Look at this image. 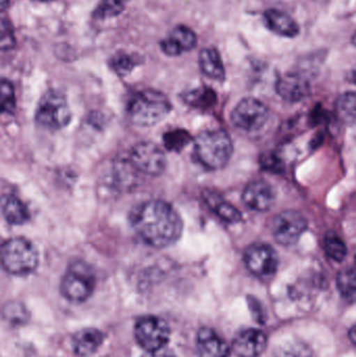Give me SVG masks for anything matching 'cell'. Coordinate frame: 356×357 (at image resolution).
I'll list each match as a JSON object with an SVG mask.
<instances>
[{
  "instance_id": "7c38bea8",
  "label": "cell",
  "mask_w": 356,
  "mask_h": 357,
  "mask_svg": "<svg viewBox=\"0 0 356 357\" xmlns=\"http://www.w3.org/2000/svg\"><path fill=\"white\" fill-rule=\"evenodd\" d=\"M242 201L251 210L258 212L268 211L271 209L275 202V191L265 181H253L245 188Z\"/></svg>"
},
{
  "instance_id": "2e32d148",
  "label": "cell",
  "mask_w": 356,
  "mask_h": 357,
  "mask_svg": "<svg viewBox=\"0 0 356 357\" xmlns=\"http://www.w3.org/2000/svg\"><path fill=\"white\" fill-rule=\"evenodd\" d=\"M196 350L200 357H229L228 344L213 329H200L196 335Z\"/></svg>"
},
{
  "instance_id": "603a6c76",
  "label": "cell",
  "mask_w": 356,
  "mask_h": 357,
  "mask_svg": "<svg viewBox=\"0 0 356 357\" xmlns=\"http://www.w3.org/2000/svg\"><path fill=\"white\" fill-rule=\"evenodd\" d=\"M336 287L345 300L356 302V268L341 271L336 277Z\"/></svg>"
},
{
  "instance_id": "4dcf8cb0",
  "label": "cell",
  "mask_w": 356,
  "mask_h": 357,
  "mask_svg": "<svg viewBox=\"0 0 356 357\" xmlns=\"http://www.w3.org/2000/svg\"><path fill=\"white\" fill-rule=\"evenodd\" d=\"M16 44V39H15L14 31H13L12 25L6 20V18H2L1 21V50H10L14 47Z\"/></svg>"
},
{
  "instance_id": "44dd1931",
  "label": "cell",
  "mask_w": 356,
  "mask_h": 357,
  "mask_svg": "<svg viewBox=\"0 0 356 357\" xmlns=\"http://www.w3.org/2000/svg\"><path fill=\"white\" fill-rule=\"evenodd\" d=\"M1 211L4 220L10 225L25 224L29 220V209L15 195H6L2 197Z\"/></svg>"
},
{
  "instance_id": "4fadbf2b",
  "label": "cell",
  "mask_w": 356,
  "mask_h": 357,
  "mask_svg": "<svg viewBox=\"0 0 356 357\" xmlns=\"http://www.w3.org/2000/svg\"><path fill=\"white\" fill-rule=\"evenodd\" d=\"M198 43L196 35L185 25H178L161 41L160 47L167 56H178L189 52Z\"/></svg>"
},
{
  "instance_id": "3957f363",
  "label": "cell",
  "mask_w": 356,
  "mask_h": 357,
  "mask_svg": "<svg viewBox=\"0 0 356 357\" xmlns=\"http://www.w3.org/2000/svg\"><path fill=\"white\" fill-rule=\"evenodd\" d=\"M194 154L199 162L211 171L223 169L233 154V144L224 130H209L194 140Z\"/></svg>"
},
{
  "instance_id": "5bb4252c",
  "label": "cell",
  "mask_w": 356,
  "mask_h": 357,
  "mask_svg": "<svg viewBox=\"0 0 356 357\" xmlns=\"http://www.w3.org/2000/svg\"><path fill=\"white\" fill-rule=\"evenodd\" d=\"M267 345V335L258 329L251 328L238 333L233 342V350L240 357H258Z\"/></svg>"
},
{
  "instance_id": "6da1fadb",
  "label": "cell",
  "mask_w": 356,
  "mask_h": 357,
  "mask_svg": "<svg viewBox=\"0 0 356 357\" xmlns=\"http://www.w3.org/2000/svg\"><path fill=\"white\" fill-rule=\"evenodd\" d=\"M132 229L150 247L163 249L181 237L183 222L173 206L161 199L140 203L130 213Z\"/></svg>"
},
{
  "instance_id": "9c48e42d",
  "label": "cell",
  "mask_w": 356,
  "mask_h": 357,
  "mask_svg": "<svg viewBox=\"0 0 356 357\" xmlns=\"http://www.w3.org/2000/svg\"><path fill=\"white\" fill-rule=\"evenodd\" d=\"M269 110L256 98H244L232 111L231 121L238 129L246 132L261 130L267 123Z\"/></svg>"
},
{
  "instance_id": "8d00e7d4",
  "label": "cell",
  "mask_w": 356,
  "mask_h": 357,
  "mask_svg": "<svg viewBox=\"0 0 356 357\" xmlns=\"http://www.w3.org/2000/svg\"><path fill=\"white\" fill-rule=\"evenodd\" d=\"M353 44L356 47V31H355V35H353Z\"/></svg>"
},
{
  "instance_id": "83f0119b",
  "label": "cell",
  "mask_w": 356,
  "mask_h": 357,
  "mask_svg": "<svg viewBox=\"0 0 356 357\" xmlns=\"http://www.w3.org/2000/svg\"><path fill=\"white\" fill-rule=\"evenodd\" d=\"M275 357H311V351L301 342H288L276 348Z\"/></svg>"
},
{
  "instance_id": "e575fe53",
  "label": "cell",
  "mask_w": 356,
  "mask_h": 357,
  "mask_svg": "<svg viewBox=\"0 0 356 357\" xmlns=\"http://www.w3.org/2000/svg\"><path fill=\"white\" fill-rule=\"evenodd\" d=\"M10 0H0V4H1V10H4L10 6Z\"/></svg>"
},
{
  "instance_id": "8992f818",
  "label": "cell",
  "mask_w": 356,
  "mask_h": 357,
  "mask_svg": "<svg viewBox=\"0 0 356 357\" xmlns=\"http://www.w3.org/2000/svg\"><path fill=\"white\" fill-rule=\"evenodd\" d=\"M70 121L71 110L66 96L54 90L46 92L36 111L38 125L50 131H58L67 127Z\"/></svg>"
},
{
  "instance_id": "9a60e30c",
  "label": "cell",
  "mask_w": 356,
  "mask_h": 357,
  "mask_svg": "<svg viewBox=\"0 0 356 357\" xmlns=\"http://www.w3.org/2000/svg\"><path fill=\"white\" fill-rule=\"evenodd\" d=\"M276 89L286 102H296L309 96V83L299 73H286L278 79Z\"/></svg>"
},
{
  "instance_id": "ffe728a7",
  "label": "cell",
  "mask_w": 356,
  "mask_h": 357,
  "mask_svg": "<svg viewBox=\"0 0 356 357\" xmlns=\"http://www.w3.org/2000/svg\"><path fill=\"white\" fill-rule=\"evenodd\" d=\"M201 70L207 77L217 81H224L226 77L225 67L221 54L215 48H205L199 58Z\"/></svg>"
},
{
  "instance_id": "d6a6232c",
  "label": "cell",
  "mask_w": 356,
  "mask_h": 357,
  "mask_svg": "<svg viewBox=\"0 0 356 357\" xmlns=\"http://www.w3.org/2000/svg\"><path fill=\"white\" fill-rule=\"evenodd\" d=\"M263 165L265 169H271L273 172L279 171L280 169V161L274 156L265 158V160L263 161Z\"/></svg>"
},
{
  "instance_id": "f546056e",
  "label": "cell",
  "mask_w": 356,
  "mask_h": 357,
  "mask_svg": "<svg viewBox=\"0 0 356 357\" xmlns=\"http://www.w3.org/2000/svg\"><path fill=\"white\" fill-rule=\"evenodd\" d=\"M111 68L118 75H127L133 70L136 62L133 56L125 52H118L113 56L110 62Z\"/></svg>"
},
{
  "instance_id": "8fae6325",
  "label": "cell",
  "mask_w": 356,
  "mask_h": 357,
  "mask_svg": "<svg viewBox=\"0 0 356 357\" xmlns=\"http://www.w3.org/2000/svg\"><path fill=\"white\" fill-rule=\"evenodd\" d=\"M307 222L302 214L293 210H286L274 218L272 233L280 245H295L307 231Z\"/></svg>"
},
{
  "instance_id": "4316f807",
  "label": "cell",
  "mask_w": 356,
  "mask_h": 357,
  "mask_svg": "<svg viewBox=\"0 0 356 357\" xmlns=\"http://www.w3.org/2000/svg\"><path fill=\"white\" fill-rule=\"evenodd\" d=\"M165 148L173 152H181L192 142V136L185 130H173L165 134L163 137Z\"/></svg>"
},
{
  "instance_id": "f1b7e54d",
  "label": "cell",
  "mask_w": 356,
  "mask_h": 357,
  "mask_svg": "<svg viewBox=\"0 0 356 357\" xmlns=\"http://www.w3.org/2000/svg\"><path fill=\"white\" fill-rule=\"evenodd\" d=\"M1 91V110L6 114H13L16 109V96L14 86L8 79H2L0 85Z\"/></svg>"
},
{
  "instance_id": "7a4b0ae2",
  "label": "cell",
  "mask_w": 356,
  "mask_h": 357,
  "mask_svg": "<svg viewBox=\"0 0 356 357\" xmlns=\"http://www.w3.org/2000/svg\"><path fill=\"white\" fill-rule=\"evenodd\" d=\"M127 116L137 127H153L162 121L171 110L169 98L162 92L146 89L134 94L127 104Z\"/></svg>"
},
{
  "instance_id": "277c9868",
  "label": "cell",
  "mask_w": 356,
  "mask_h": 357,
  "mask_svg": "<svg viewBox=\"0 0 356 357\" xmlns=\"http://www.w3.org/2000/svg\"><path fill=\"white\" fill-rule=\"evenodd\" d=\"M1 262L4 270L15 276L31 274L39 264L35 245L23 237L8 239L2 245Z\"/></svg>"
},
{
  "instance_id": "1f68e13d",
  "label": "cell",
  "mask_w": 356,
  "mask_h": 357,
  "mask_svg": "<svg viewBox=\"0 0 356 357\" xmlns=\"http://www.w3.org/2000/svg\"><path fill=\"white\" fill-rule=\"evenodd\" d=\"M142 357H176V356L173 354V351L163 347L161 348V349L153 350V351H146V354Z\"/></svg>"
},
{
  "instance_id": "7402d4cb",
  "label": "cell",
  "mask_w": 356,
  "mask_h": 357,
  "mask_svg": "<svg viewBox=\"0 0 356 357\" xmlns=\"http://www.w3.org/2000/svg\"><path fill=\"white\" fill-rule=\"evenodd\" d=\"M336 114L339 119L346 125L356 123V92L349 91L343 93L336 100Z\"/></svg>"
},
{
  "instance_id": "836d02e7",
  "label": "cell",
  "mask_w": 356,
  "mask_h": 357,
  "mask_svg": "<svg viewBox=\"0 0 356 357\" xmlns=\"http://www.w3.org/2000/svg\"><path fill=\"white\" fill-rule=\"evenodd\" d=\"M349 339L353 342V345L356 346V325L351 327L350 331H349Z\"/></svg>"
},
{
  "instance_id": "5b68a950",
  "label": "cell",
  "mask_w": 356,
  "mask_h": 357,
  "mask_svg": "<svg viewBox=\"0 0 356 357\" xmlns=\"http://www.w3.org/2000/svg\"><path fill=\"white\" fill-rule=\"evenodd\" d=\"M96 277L93 268L87 262H71L61 282V293L68 301L82 303L89 299L95 287Z\"/></svg>"
},
{
  "instance_id": "52a82bcc",
  "label": "cell",
  "mask_w": 356,
  "mask_h": 357,
  "mask_svg": "<svg viewBox=\"0 0 356 357\" xmlns=\"http://www.w3.org/2000/svg\"><path fill=\"white\" fill-rule=\"evenodd\" d=\"M130 165L135 171L150 177H158L167 167L164 152L154 142H139L132 149Z\"/></svg>"
},
{
  "instance_id": "74e56055",
  "label": "cell",
  "mask_w": 356,
  "mask_h": 357,
  "mask_svg": "<svg viewBox=\"0 0 356 357\" xmlns=\"http://www.w3.org/2000/svg\"><path fill=\"white\" fill-rule=\"evenodd\" d=\"M40 1H49V0H40Z\"/></svg>"
},
{
  "instance_id": "ac0fdd59",
  "label": "cell",
  "mask_w": 356,
  "mask_h": 357,
  "mask_svg": "<svg viewBox=\"0 0 356 357\" xmlns=\"http://www.w3.org/2000/svg\"><path fill=\"white\" fill-rule=\"evenodd\" d=\"M104 342L102 331L95 328H85L75 333L72 339L75 354L79 357L93 356Z\"/></svg>"
},
{
  "instance_id": "d4e9b609",
  "label": "cell",
  "mask_w": 356,
  "mask_h": 357,
  "mask_svg": "<svg viewBox=\"0 0 356 357\" xmlns=\"http://www.w3.org/2000/svg\"><path fill=\"white\" fill-rule=\"evenodd\" d=\"M125 0H100L93 12V17L98 20L113 18L125 10Z\"/></svg>"
},
{
  "instance_id": "484cf974",
  "label": "cell",
  "mask_w": 356,
  "mask_h": 357,
  "mask_svg": "<svg viewBox=\"0 0 356 357\" xmlns=\"http://www.w3.org/2000/svg\"><path fill=\"white\" fill-rule=\"evenodd\" d=\"M184 100L192 106L198 107V108H209L215 104L217 100L213 90L209 88H200V89L194 90L184 96Z\"/></svg>"
},
{
  "instance_id": "ba28073f",
  "label": "cell",
  "mask_w": 356,
  "mask_h": 357,
  "mask_svg": "<svg viewBox=\"0 0 356 357\" xmlns=\"http://www.w3.org/2000/svg\"><path fill=\"white\" fill-rule=\"evenodd\" d=\"M171 335L167 323L158 317H144L135 325L137 343L146 351L161 349L167 346Z\"/></svg>"
},
{
  "instance_id": "cb8c5ba5",
  "label": "cell",
  "mask_w": 356,
  "mask_h": 357,
  "mask_svg": "<svg viewBox=\"0 0 356 357\" xmlns=\"http://www.w3.org/2000/svg\"><path fill=\"white\" fill-rule=\"evenodd\" d=\"M324 249L330 259L336 262H341L346 258V243L338 235L330 233L324 239Z\"/></svg>"
},
{
  "instance_id": "30bf717a",
  "label": "cell",
  "mask_w": 356,
  "mask_h": 357,
  "mask_svg": "<svg viewBox=\"0 0 356 357\" xmlns=\"http://www.w3.org/2000/svg\"><path fill=\"white\" fill-rule=\"evenodd\" d=\"M244 259L248 270L261 279L273 277L279 264L277 252L267 243L251 245L245 252Z\"/></svg>"
},
{
  "instance_id": "d590c367",
  "label": "cell",
  "mask_w": 356,
  "mask_h": 357,
  "mask_svg": "<svg viewBox=\"0 0 356 357\" xmlns=\"http://www.w3.org/2000/svg\"><path fill=\"white\" fill-rule=\"evenodd\" d=\"M353 82H355V83L356 84V66H355V68L353 69Z\"/></svg>"
},
{
  "instance_id": "d6986e66",
  "label": "cell",
  "mask_w": 356,
  "mask_h": 357,
  "mask_svg": "<svg viewBox=\"0 0 356 357\" xmlns=\"http://www.w3.org/2000/svg\"><path fill=\"white\" fill-rule=\"evenodd\" d=\"M203 197H204L207 205L222 220L230 222V224H238L242 220V215L240 210L236 209L233 205L225 201L221 195H217L212 191L207 190L203 193Z\"/></svg>"
},
{
  "instance_id": "e0dca14e",
  "label": "cell",
  "mask_w": 356,
  "mask_h": 357,
  "mask_svg": "<svg viewBox=\"0 0 356 357\" xmlns=\"http://www.w3.org/2000/svg\"><path fill=\"white\" fill-rule=\"evenodd\" d=\"M263 18L270 31L277 35L293 38L296 37L300 31L298 23L290 15L282 10L270 8L265 10Z\"/></svg>"
}]
</instances>
